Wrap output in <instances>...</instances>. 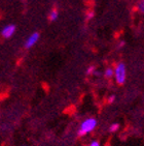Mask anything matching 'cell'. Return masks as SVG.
Instances as JSON below:
<instances>
[{"label":"cell","instance_id":"obj_8","mask_svg":"<svg viewBox=\"0 0 144 146\" xmlns=\"http://www.w3.org/2000/svg\"><path fill=\"white\" fill-rule=\"evenodd\" d=\"M138 9H139V11H141V13H143V14H144V0H141V1L139 2Z\"/></svg>","mask_w":144,"mask_h":146},{"label":"cell","instance_id":"obj_5","mask_svg":"<svg viewBox=\"0 0 144 146\" xmlns=\"http://www.w3.org/2000/svg\"><path fill=\"white\" fill-rule=\"evenodd\" d=\"M58 11H57V9H54V11H50V20L52 21V22H54V21H56V20L58 19Z\"/></svg>","mask_w":144,"mask_h":146},{"label":"cell","instance_id":"obj_9","mask_svg":"<svg viewBox=\"0 0 144 146\" xmlns=\"http://www.w3.org/2000/svg\"><path fill=\"white\" fill-rule=\"evenodd\" d=\"M94 70H95V66L92 65V66H90V68L86 70V74H88V75H91V74L94 73Z\"/></svg>","mask_w":144,"mask_h":146},{"label":"cell","instance_id":"obj_12","mask_svg":"<svg viewBox=\"0 0 144 146\" xmlns=\"http://www.w3.org/2000/svg\"><path fill=\"white\" fill-rule=\"evenodd\" d=\"M114 100H115V96H110V98H109V103H112V102H114Z\"/></svg>","mask_w":144,"mask_h":146},{"label":"cell","instance_id":"obj_11","mask_svg":"<svg viewBox=\"0 0 144 146\" xmlns=\"http://www.w3.org/2000/svg\"><path fill=\"white\" fill-rule=\"evenodd\" d=\"M94 16V11H90V14H88V19H92Z\"/></svg>","mask_w":144,"mask_h":146},{"label":"cell","instance_id":"obj_6","mask_svg":"<svg viewBox=\"0 0 144 146\" xmlns=\"http://www.w3.org/2000/svg\"><path fill=\"white\" fill-rule=\"evenodd\" d=\"M113 76V70L112 68H107V70H105V77L106 78H111V77Z\"/></svg>","mask_w":144,"mask_h":146},{"label":"cell","instance_id":"obj_7","mask_svg":"<svg viewBox=\"0 0 144 146\" xmlns=\"http://www.w3.org/2000/svg\"><path fill=\"white\" fill-rule=\"evenodd\" d=\"M119 129V124L118 123H113L112 125L110 127V132L111 133H114V132H117V129Z\"/></svg>","mask_w":144,"mask_h":146},{"label":"cell","instance_id":"obj_4","mask_svg":"<svg viewBox=\"0 0 144 146\" xmlns=\"http://www.w3.org/2000/svg\"><path fill=\"white\" fill-rule=\"evenodd\" d=\"M39 33L38 32H33V33L31 34L30 36L28 37V39L26 40L25 42V48L26 49H30L32 48L34 45H35L36 42H38V39H39Z\"/></svg>","mask_w":144,"mask_h":146},{"label":"cell","instance_id":"obj_1","mask_svg":"<svg viewBox=\"0 0 144 146\" xmlns=\"http://www.w3.org/2000/svg\"><path fill=\"white\" fill-rule=\"evenodd\" d=\"M97 125V120L95 118H88L81 123L79 131H78V136H84L86 134H89L90 132H92L93 129H95Z\"/></svg>","mask_w":144,"mask_h":146},{"label":"cell","instance_id":"obj_2","mask_svg":"<svg viewBox=\"0 0 144 146\" xmlns=\"http://www.w3.org/2000/svg\"><path fill=\"white\" fill-rule=\"evenodd\" d=\"M115 78H117V81L118 84H124L126 81V66L124 63H119L118 65L115 68Z\"/></svg>","mask_w":144,"mask_h":146},{"label":"cell","instance_id":"obj_3","mask_svg":"<svg viewBox=\"0 0 144 146\" xmlns=\"http://www.w3.org/2000/svg\"><path fill=\"white\" fill-rule=\"evenodd\" d=\"M16 29H17L16 25L9 24V25H6L5 27L1 30V34H2V36L4 37V38H10L14 34V32H16Z\"/></svg>","mask_w":144,"mask_h":146},{"label":"cell","instance_id":"obj_13","mask_svg":"<svg viewBox=\"0 0 144 146\" xmlns=\"http://www.w3.org/2000/svg\"><path fill=\"white\" fill-rule=\"evenodd\" d=\"M122 46H125V42H120V45H119V47H122Z\"/></svg>","mask_w":144,"mask_h":146},{"label":"cell","instance_id":"obj_10","mask_svg":"<svg viewBox=\"0 0 144 146\" xmlns=\"http://www.w3.org/2000/svg\"><path fill=\"white\" fill-rule=\"evenodd\" d=\"M90 146H100L99 142H97V141H93L91 144H90Z\"/></svg>","mask_w":144,"mask_h":146}]
</instances>
